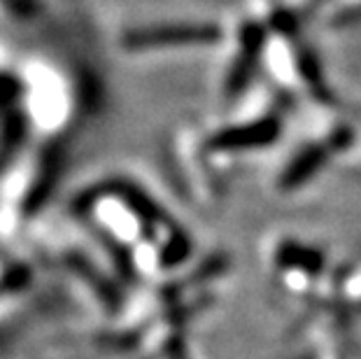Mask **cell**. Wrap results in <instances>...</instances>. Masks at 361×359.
Instances as JSON below:
<instances>
[{
    "instance_id": "obj_1",
    "label": "cell",
    "mask_w": 361,
    "mask_h": 359,
    "mask_svg": "<svg viewBox=\"0 0 361 359\" xmlns=\"http://www.w3.org/2000/svg\"><path fill=\"white\" fill-rule=\"evenodd\" d=\"M280 135V121L275 117L252 119L247 124L231 126L219 131L210 140L212 150L219 152H243V150H259L264 145H271Z\"/></svg>"
},
{
    "instance_id": "obj_2",
    "label": "cell",
    "mask_w": 361,
    "mask_h": 359,
    "mask_svg": "<svg viewBox=\"0 0 361 359\" xmlns=\"http://www.w3.org/2000/svg\"><path fill=\"white\" fill-rule=\"evenodd\" d=\"M329 159V145H310L305 147L296 159H291L289 168L282 175V187L296 189L301 187L305 180L319 171Z\"/></svg>"
}]
</instances>
